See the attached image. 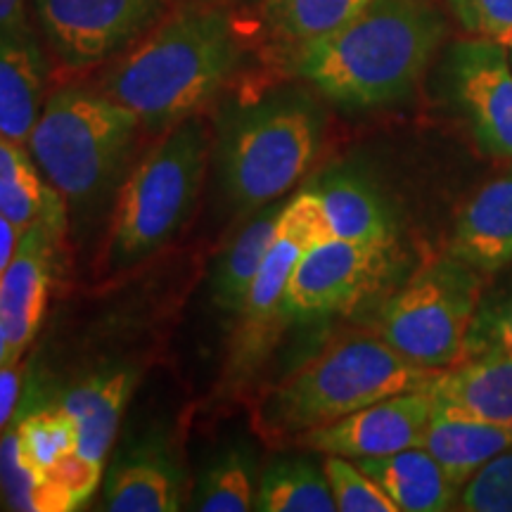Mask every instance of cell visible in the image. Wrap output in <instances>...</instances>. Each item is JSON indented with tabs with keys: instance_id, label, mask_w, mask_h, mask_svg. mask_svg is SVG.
Instances as JSON below:
<instances>
[{
	"instance_id": "37",
	"label": "cell",
	"mask_w": 512,
	"mask_h": 512,
	"mask_svg": "<svg viewBox=\"0 0 512 512\" xmlns=\"http://www.w3.org/2000/svg\"><path fill=\"white\" fill-rule=\"evenodd\" d=\"M5 361H10V349H8V337H5L3 323H0V366H3Z\"/></svg>"
},
{
	"instance_id": "33",
	"label": "cell",
	"mask_w": 512,
	"mask_h": 512,
	"mask_svg": "<svg viewBox=\"0 0 512 512\" xmlns=\"http://www.w3.org/2000/svg\"><path fill=\"white\" fill-rule=\"evenodd\" d=\"M46 477L53 479L64 494L72 498L76 508H81L83 503L91 501L95 489H98L102 477V463H93V460L83 458L79 451H74L64 460H60Z\"/></svg>"
},
{
	"instance_id": "19",
	"label": "cell",
	"mask_w": 512,
	"mask_h": 512,
	"mask_svg": "<svg viewBox=\"0 0 512 512\" xmlns=\"http://www.w3.org/2000/svg\"><path fill=\"white\" fill-rule=\"evenodd\" d=\"M354 463L392 498L399 512H444L458 505L460 489L422 446Z\"/></svg>"
},
{
	"instance_id": "3",
	"label": "cell",
	"mask_w": 512,
	"mask_h": 512,
	"mask_svg": "<svg viewBox=\"0 0 512 512\" xmlns=\"http://www.w3.org/2000/svg\"><path fill=\"white\" fill-rule=\"evenodd\" d=\"M325 114L309 93L280 88L233 107L219 124V181L235 214L283 200L316 162Z\"/></svg>"
},
{
	"instance_id": "26",
	"label": "cell",
	"mask_w": 512,
	"mask_h": 512,
	"mask_svg": "<svg viewBox=\"0 0 512 512\" xmlns=\"http://www.w3.org/2000/svg\"><path fill=\"white\" fill-rule=\"evenodd\" d=\"M0 503L17 512L76 510L72 498L53 479L36 472L19 451L17 425L0 434Z\"/></svg>"
},
{
	"instance_id": "23",
	"label": "cell",
	"mask_w": 512,
	"mask_h": 512,
	"mask_svg": "<svg viewBox=\"0 0 512 512\" xmlns=\"http://www.w3.org/2000/svg\"><path fill=\"white\" fill-rule=\"evenodd\" d=\"M283 207L285 202L278 200L254 211L252 221L223 249L211 275V299L221 311L238 313L245 304L249 287L275 242Z\"/></svg>"
},
{
	"instance_id": "8",
	"label": "cell",
	"mask_w": 512,
	"mask_h": 512,
	"mask_svg": "<svg viewBox=\"0 0 512 512\" xmlns=\"http://www.w3.org/2000/svg\"><path fill=\"white\" fill-rule=\"evenodd\" d=\"M330 238L328 216L313 185L285 204L271 252L238 311V328L230 342L226 366V382L230 387H240L264 366L275 339L287 323L283 302L294 268L311 247Z\"/></svg>"
},
{
	"instance_id": "39",
	"label": "cell",
	"mask_w": 512,
	"mask_h": 512,
	"mask_svg": "<svg viewBox=\"0 0 512 512\" xmlns=\"http://www.w3.org/2000/svg\"><path fill=\"white\" fill-rule=\"evenodd\" d=\"M510 46H512V43H510Z\"/></svg>"
},
{
	"instance_id": "38",
	"label": "cell",
	"mask_w": 512,
	"mask_h": 512,
	"mask_svg": "<svg viewBox=\"0 0 512 512\" xmlns=\"http://www.w3.org/2000/svg\"><path fill=\"white\" fill-rule=\"evenodd\" d=\"M192 3H216V0H192Z\"/></svg>"
},
{
	"instance_id": "9",
	"label": "cell",
	"mask_w": 512,
	"mask_h": 512,
	"mask_svg": "<svg viewBox=\"0 0 512 512\" xmlns=\"http://www.w3.org/2000/svg\"><path fill=\"white\" fill-rule=\"evenodd\" d=\"M396 245H363L330 238L311 247L285 290L287 323L344 316L382 290L394 271Z\"/></svg>"
},
{
	"instance_id": "6",
	"label": "cell",
	"mask_w": 512,
	"mask_h": 512,
	"mask_svg": "<svg viewBox=\"0 0 512 512\" xmlns=\"http://www.w3.org/2000/svg\"><path fill=\"white\" fill-rule=\"evenodd\" d=\"M211 155V133L190 117L166 131L131 171L114 204L107 266L131 268L164 247L183 228L197 202Z\"/></svg>"
},
{
	"instance_id": "10",
	"label": "cell",
	"mask_w": 512,
	"mask_h": 512,
	"mask_svg": "<svg viewBox=\"0 0 512 512\" xmlns=\"http://www.w3.org/2000/svg\"><path fill=\"white\" fill-rule=\"evenodd\" d=\"M166 0H34L38 29L69 69L112 60L162 19Z\"/></svg>"
},
{
	"instance_id": "22",
	"label": "cell",
	"mask_w": 512,
	"mask_h": 512,
	"mask_svg": "<svg viewBox=\"0 0 512 512\" xmlns=\"http://www.w3.org/2000/svg\"><path fill=\"white\" fill-rule=\"evenodd\" d=\"M0 214L27 230L36 221L67 228V202L46 183L24 145L0 136Z\"/></svg>"
},
{
	"instance_id": "35",
	"label": "cell",
	"mask_w": 512,
	"mask_h": 512,
	"mask_svg": "<svg viewBox=\"0 0 512 512\" xmlns=\"http://www.w3.org/2000/svg\"><path fill=\"white\" fill-rule=\"evenodd\" d=\"M29 15L27 0H0V38L27 31Z\"/></svg>"
},
{
	"instance_id": "12",
	"label": "cell",
	"mask_w": 512,
	"mask_h": 512,
	"mask_svg": "<svg viewBox=\"0 0 512 512\" xmlns=\"http://www.w3.org/2000/svg\"><path fill=\"white\" fill-rule=\"evenodd\" d=\"M434 413V399L425 389L403 392L373 406L344 415L325 427L304 432L299 441L311 451L342 458H375L422 446Z\"/></svg>"
},
{
	"instance_id": "13",
	"label": "cell",
	"mask_w": 512,
	"mask_h": 512,
	"mask_svg": "<svg viewBox=\"0 0 512 512\" xmlns=\"http://www.w3.org/2000/svg\"><path fill=\"white\" fill-rule=\"evenodd\" d=\"M64 235L53 223L36 221L19 238L10 266L0 275V323L8 337L10 361H19L41 328L48 306L55 245Z\"/></svg>"
},
{
	"instance_id": "16",
	"label": "cell",
	"mask_w": 512,
	"mask_h": 512,
	"mask_svg": "<svg viewBox=\"0 0 512 512\" xmlns=\"http://www.w3.org/2000/svg\"><path fill=\"white\" fill-rule=\"evenodd\" d=\"M437 406L512 430V356H470L427 384Z\"/></svg>"
},
{
	"instance_id": "25",
	"label": "cell",
	"mask_w": 512,
	"mask_h": 512,
	"mask_svg": "<svg viewBox=\"0 0 512 512\" xmlns=\"http://www.w3.org/2000/svg\"><path fill=\"white\" fill-rule=\"evenodd\" d=\"M256 510L332 512L337 510L325 467L309 458H280L261 472Z\"/></svg>"
},
{
	"instance_id": "30",
	"label": "cell",
	"mask_w": 512,
	"mask_h": 512,
	"mask_svg": "<svg viewBox=\"0 0 512 512\" xmlns=\"http://www.w3.org/2000/svg\"><path fill=\"white\" fill-rule=\"evenodd\" d=\"M482 354L512 356V283L482 294L465 344V358Z\"/></svg>"
},
{
	"instance_id": "5",
	"label": "cell",
	"mask_w": 512,
	"mask_h": 512,
	"mask_svg": "<svg viewBox=\"0 0 512 512\" xmlns=\"http://www.w3.org/2000/svg\"><path fill=\"white\" fill-rule=\"evenodd\" d=\"M138 131L140 119L110 95L67 86L43 105L27 150L67 207L86 214L119 183Z\"/></svg>"
},
{
	"instance_id": "34",
	"label": "cell",
	"mask_w": 512,
	"mask_h": 512,
	"mask_svg": "<svg viewBox=\"0 0 512 512\" xmlns=\"http://www.w3.org/2000/svg\"><path fill=\"white\" fill-rule=\"evenodd\" d=\"M22 380V358L19 361H5L0 366V434L8 430L12 415L17 411L19 394H22Z\"/></svg>"
},
{
	"instance_id": "21",
	"label": "cell",
	"mask_w": 512,
	"mask_h": 512,
	"mask_svg": "<svg viewBox=\"0 0 512 512\" xmlns=\"http://www.w3.org/2000/svg\"><path fill=\"white\" fill-rule=\"evenodd\" d=\"M422 448L432 453L448 479L460 489L484 463L512 448V430L494 422L467 418L434 403Z\"/></svg>"
},
{
	"instance_id": "29",
	"label": "cell",
	"mask_w": 512,
	"mask_h": 512,
	"mask_svg": "<svg viewBox=\"0 0 512 512\" xmlns=\"http://www.w3.org/2000/svg\"><path fill=\"white\" fill-rule=\"evenodd\" d=\"M325 477L339 512H399L392 498L351 458H325Z\"/></svg>"
},
{
	"instance_id": "1",
	"label": "cell",
	"mask_w": 512,
	"mask_h": 512,
	"mask_svg": "<svg viewBox=\"0 0 512 512\" xmlns=\"http://www.w3.org/2000/svg\"><path fill=\"white\" fill-rule=\"evenodd\" d=\"M446 31L432 0H373L344 27L292 53L287 67L337 105L373 110L418 88Z\"/></svg>"
},
{
	"instance_id": "2",
	"label": "cell",
	"mask_w": 512,
	"mask_h": 512,
	"mask_svg": "<svg viewBox=\"0 0 512 512\" xmlns=\"http://www.w3.org/2000/svg\"><path fill=\"white\" fill-rule=\"evenodd\" d=\"M242 43L233 19L216 8H185L128 50L100 88L147 131H169L216 98L238 72Z\"/></svg>"
},
{
	"instance_id": "36",
	"label": "cell",
	"mask_w": 512,
	"mask_h": 512,
	"mask_svg": "<svg viewBox=\"0 0 512 512\" xmlns=\"http://www.w3.org/2000/svg\"><path fill=\"white\" fill-rule=\"evenodd\" d=\"M19 238H22V230H19L8 216L0 214V275H3L5 268L10 266L12 256H15L19 247Z\"/></svg>"
},
{
	"instance_id": "18",
	"label": "cell",
	"mask_w": 512,
	"mask_h": 512,
	"mask_svg": "<svg viewBox=\"0 0 512 512\" xmlns=\"http://www.w3.org/2000/svg\"><path fill=\"white\" fill-rule=\"evenodd\" d=\"M48 64L31 29L0 38V136L27 145L43 112Z\"/></svg>"
},
{
	"instance_id": "32",
	"label": "cell",
	"mask_w": 512,
	"mask_h": 512,
	"mask_svg": "<svg viewBox=\"0 0 512 512\" xmlns=\"http://www.w3.org/2000/svg\"><path fill=\"white\" fill-rule=\"evenodd\" d=\"M446 5L470 36L512 43V0H446Z\"/></svg>"
},
{
	"instance_id": "20",
	"label": "cell",
	"mask_w": 512,
	"mask_h": 512,
	"mask_svg": "<svg viewBox=\"0 0 512 512\" xmlns=\"http://www.w3.org/2000/svg\"><path fill=\"white\" fill-rule=\"evenodd\" d=\"M136 387V373L128 368L100 370L62 396L60 406L72 415L79 430L76 451L83 458L102 463L117 437L128 396Z\"/></svg>"
},
{
	"instance_id": "31",
	"label": "cell",
	"mask_w": 512,
	"mask_h": 512,
	"mask_svg": "<svg viewBox=\"0 0 512 512\" xmlns=\"http://www.w3.org/2000/svg\"><path fill=\"white\" fill-rule=\"evenodd\" d=\"M456 510L512 512V448L484 463L460 486Z\"/></svg>"
},
{
	"instance_id": "17",
	"label": "cell",
	"mask_w": 512,
	"mask_h": 512,
	"mask_svg": "<svg viewBox=\"0 0 512 512\" xmlns=\"http://www.w3.org/2000/svg\"><path fill=\"white\" fill-rule=\"evenodd\" d=\"M332 238L363 245H396V216L373 181L354 169H332L313 183Z\"/></svg>"
},
{
	"instance_id": "24",
	"label": "cell",
	"mask_w": 512,
	"mask_h": 512,
	"mask_svg": "<svg viewBox=\"0 0 512 512\" xmlns=\"http://www.w3.org/2000/svg\"><path fill=\"white\" fill-rule=\"evenodd\" d=\"M373 0H261V22L285 60L354 19Z\"/></svg>"
},
{
	"instance_id": "7",
	"label": "cell",
	"mask_w": 512,
	"mask_h": 512,
	"mask_svg": "<svg viewBox=\"0 0 512 512\" xmlns=\"http://www.w3.org/2000/svg\"><path fill=\"white\" fill-rule=\"evenodd\" d=\"M482 275L453 254L437 256L380 306L375 332L422 368L456 366L482 302Z\"/></svg>"
},
{
	"instance_id": "28",
	"label": "cell",
	"mask_w": 512,
	"mask_h": 512,
	"mask_svg": "<svg viewBox=\"0 0 512 512\" xmlns=\"http://www.w3.org/2000/svg\"><path fill=\"white\" fill-rule=\"evenodd\" d=\"M17 437L22 458L41 472L43 477L48 475L53 467L76 451V441H79V430L76 422L64 408L57 406L38 408L19 418L17 422Z\"/></svg>"
},
{
	"instance_id": "27",
	"label": "cell",
	"mask_w": 512,
	"mask_h": 512,
	"mask_svg": "<svg viewBox=\"0 0 512 512\" xmlns=\"http://www.w3.org/2000/svg\"><path fill=\"white\" fill-rule=\"evenodd\" d=\"M259 496V472L254 453L247 446H235L207 467L192 508L202 512H247L256 510Z\"/></svg>"
},
{
	"instance_id": "15",
	"label": "cell",
	"mask_w": 512,
	"mask_h": 512,
	"mask_svg": "<svg viewBox=\"0 0 512 512\" xmlns=\"http://www.w3.org/2000/svg\"><path fill=\"white\" fill-rule=\"evenodd\" d=\"M448 254L479 273L501 271L512 261V166L482 185L458 214Z\"/></svg>"
},
{
	"instance_id": "14",
	"label": "cell",
	"mask_w": 512,
	"mask_h": 512,
	"mask_svg": "<svg viewBox=\"0 0 512 512\" xmlns=\"http://www.w3.org/2000/svg\"><path fill=\"white\" fill-rule=\"evenodd\" d=\"M183 470L169 446L147 439L112 467L102 496L110 512H174L181 508Z\"/></svg>"
},
{
	"instance_id": "4",
	"label": "cell",
	"mask_w": 512,
	"mask_h": 512,
	"mask_svg": "<svg viewBox=\"0 0 512 512\" xmlns=\"http://www.w3.org/2000/svg\"><path fill=\"white\" fill-rule=\"evenodd\" d=\"M437 373L403 358L380 335L339 339L266 396L261 430L275 437L304 434L389 396L425 389Z\"/></svg>"
},
{
	"instance_id": "11",
	"label": "cell",
	"mask_w": 512,
	"mask_h": 512,
	"mask_svg": "<svg viewBox=\"0 0 512 512\" xmlns=\"http://www.w3.org/2000/svg\"><path fill=\"white\" fill-rule=\"evenodd\" d=\"M446 86L479 150L512 159V69L503 43L477 36L453 43Z\"/></svg>"
}]
</instances>
